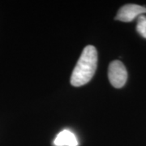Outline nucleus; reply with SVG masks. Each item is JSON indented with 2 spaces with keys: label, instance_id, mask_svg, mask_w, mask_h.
Masks as SVG:
<instances>
[{
  "label": "nucleus",
  "instance_id": "nucleus-1",
  "mask_svg": "<svg viewBox=\"0 0 146 146\" xmlns=\"http://www.w3.org/2000/svg\"><path fill=\"white\" fill-rule=\"evenodd\" d=\"M98 66V51L94 46L84 47L71 76L75 87L84 85L93 78Z\"/></svg>",
  "mask_w": 146,
  "mask_h": 146
},
{
  "label": "nucleus",
  "instance_id": "nucleus-2",
  "mask_svg": "<svg viewBox=\"0 0 146 146\" xmlns=\"http://www.w3.org/2000/svg\"><path fill=\"white\" fill-rule=\"evenodd\" d=\"M110 82L116 89L124 86L127 80V72L124 64L119 60H115L110 63L108 68Z\"/></svg>",
  "mask_w": 146,
  "mask_h": 146
},
{
  "label": "nucleus",
  "instance_id": "nucleus-4",
  "mask_svg": "<svg viewBox=\"0 0 146 146\" xmlns=\"http://www.w3.org/2000/svg\"><path fill=\"white\" fill-rule=\"evenodd\" d=\"M54 144L56 146H78L76 136L71 131L64 129L55 137Z\"/></svg>",
  "mask_w": 146,
  "mask_h": 146
},
{
  "label": "nucleus",
  "instance_id": "nucleus-5",
  "mask_svg": "<svg viewBox=\"0 0 146 146\" xmlns=\"http://www.w3.org/2000/svg\"><path fill=\"white\" fill-rule=\"evenodd\" d=\"M136 31L144 38H146V16L141 15L138 17Z\"/></svg>",
  "mask_w": 146,
  "mask_h": 146
},
{
  "label": "nucleus",
  "instance_id": "nucleus-3",
  "mask_svg": "<svg viewBox=\"0 0 146 146\" xmlns=\"http://www.w3.org/2000/svg\"><path fill=\"white\" fill-rule=\"evenodd\" d=\"M146 13V7L137 4H127L118 11L115 20L123 22H131L136 17Z\"/></svg>",
  "mask_w": 146,
  "mask_h": 146
}]
</instances>
